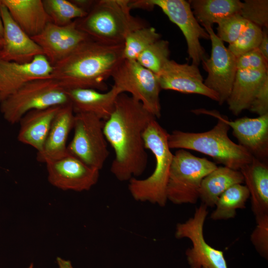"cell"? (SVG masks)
Returning a JSON list of instances; mask_svg holds the SVG:
<instances>
[{
	"label": "cell",
	"mask_w": 268,
	"mask_h": 268,
	"mask_svg": "<svg viewBox=\"0 0 268 268\" xmlns=\"http://www.w3.org/2000/svg\"><path fill=\"white\" fill-rule=\"evenodd\" d=\"M155 119L130 95L122 93L118 96L113 113L103 122V129L115 154L110 171L119 181H129L146 169L148 156L142 134Z\"/></svg>",
	"instance_id": "obj_1"
},
{
	"label": "cell",
	"mask_w": 268,
	"mask_h": 268,
	"mask_svg": "<svg viewBox=\"0 0 268 268\" xmlns=\"http://www.w3.org/2000/svg\"><path fill=\"white\" fill-rule=\"evenodd\" d=\"M124 44L108 45L90 38L53 66L51 77L66 90L108 89L106 80L124 59Z\"/></svg>",
	"instance_id": "obj_2"
},
{
	"label": "cell",
	"mask_w": 268,
	"mask_h": 268,
	"mask_svg": "<svg viewBox=\"0 0 268 268\" xmlns=\"http://www.w3.org/2000/svg\"><path fill=\"white\" fill-rule=\"evenodd\" d=\"M194 113L211 115L217 119L211 130L202 133H190L174 130L168 135L171 149H191L210 156L215 162L229 168L240 170L250 163L254 156L244 147L231 140L230 129L224 117L215 111L197 110Z\"/></svg>",
	"instance_id": "obj_3"
},
{
	"label": "cell",
	"mask_w": 268,
	"mask_h": 268,
	"mask_svg": "<svg viewBox=\"0 0 268 268\" xmlns=\"http://www.w3.org/2000/svg\"><path fill=\"white\" fill-rule=\"evenodd\" d=\"M130 1L95 0L87 14L75 20L77 26L93 41L108 45L124 44L131 32L147 26L132 15Z\"/></svg>",
	"instance_id": "obj_4"
},
{
	"label": "cell",
	"mask_w": 268,
	"mask_h": 268,
	"mask_svg": "<svg viewBox=\"0 0 268 268\" xmlns=\"http://www.w3.org/2000/svg\"><path fill=\"white\" fill-rule=\"evenodd\" d=\"M168 135L156 119L148 124L143 132L145 148L154 155L155 167L147 178L133 177L129 181V191L137 201L149 202L160 206H165L167 203L166 189L173 157L168 144Z\"/></svg>",
	"instance_id": "obj_5"
},
{
	"label": "cell",
	"mask_w": 268,
	"mask_h": 268,
	"mask_svg": "<svg viewBox=\"0 0 268 268\" xmlns=\"http://www.w3.org/2000/svg\"><path fill=\"white\" fill-rule=\"evenodd\" d=\"M66 90L51 78L30 81L0 103V111L9 124L19 123L27 113L70 103Z\"/></svg>",
	"instance_id": "obj_6"
},
{
	"label": "cell",
	"mask_w": 268,
	"mask_h": 268,
	"mask_svg": "<svg viewBox=\"0 0 268 268\" xmlns=\"http://www.w3.org/2000/svg\"><path fill=\"white\" fill-rule=\"evenodd\" d=\"M217 166L205 158L179 149L173 154L166 189L168 201L176 204L196 203L203 179Z\"/></svg>",
	"instance_id": "obj_7"
},
{
	"label": "cell",
	"mask_w": 268,
	"mask_h": 268,
	"mask_svg": "<svg viewBox=\"0 0 268 268\" xmlns=\"http://www.w3.org/2000/svg\"><path fill=\"white\" fill-rule=\"evenodd\" d=\"M113 85L129 93L156 118L161 116V89L156 74L136 61L123 59L113 73Z\"/></svg>",
	"instance_id": "obj_8"
},
{
	"label": "cell",
	"mask_w": 268,
	"mask_h": 268,
	"mask_svg": "<svg viewBox=\"0 0 268 268\" xmlns=\"http://www.w3.org/2000/svg\"><path fill=\"white\" fill-rule=\"evenodd\" d=\"M103 127V121L93 114L74 113V134L67 148L69 154L99 171L109 155Z\"/></svg>",
	"instance_id": "obj_9"
},
{
	"label": "cell",
	"mask_w": 268,
	"mask_h": 268,
	"mask_svg": "<svg viewBox=\"0 0 268 268\" xmlns=\"http://www.w3.org/2000/svg\"><path fill=\"white\" fill-rule=\"evenodd\" d=\"M207 214V207L201 204L193 217L177 224L175 237L192 242V247L185 252L190 268H228L223 252L211 247L204 239L203 226Z\"/></svg>",
	"instance_id": "obj_10"
},
{
	"label": "cell",
	"mask_w": 268,
	"mask_h": 268,
	"mask_svg": "<svg viewBox=\"0 0 268 268\" xmlns=\"http://www.w3.org/2000/svg\"><path fill=\"white\" fill-rule=\"evenodd\" d=\"M148 9L160 7L169 19L178 26L187 44V51L192 64L197 66L206 58L200 40L209 39L206 30L195 18L189 1L185 0H144Z\"/></svg>",
	"instance_id": "obj_11"
},
{
	"label": "cell",
	"mask_w": 268,
	"mask_h": 268,
	"mask_svg": "<svg viewBox=\"0 0 268 268\" xmlns=\"http://www.w3.org/2000/svg\"><path fill=\"white\" fill-rule=\"evenodd\" d=\"M211 43L209 58L202 62L207 72L204 84L219 97L220 105L226 102L232 89L237 68V58L227 48L214 33L211 26H204Z\"/></svg>",
	"instance_id": "obj_12"
},
{
	"label": "cell",
	"mask_w": 268,
	"mask_h": 268,
	"mask_svg": "<svg viewBox=\"0 0 268 268\" xmlns=\"http://www.w3.org/2000/svg\"><path fill=\"white\" fill-rule=\"evenodd\" d=\"M48 179L53 186L65 191H88L98 182L99 170L68 154L45 163Z\"/></svg>",
	"instance_id": "obj_13"
},
{
	"label": "cell",
	"mask_w": 268,
	"mask_h": 268,
	"mask_svg": "<svg viewBox=\"0 0 268 268\" xmlns=\"http://www.w3.org/2000/svg\"><path fill=\"white\" fill-rule=\"evenodd\" d=\"M53 66L89 39L77 26L75 20L63 26L49 23L37 35L31 37Z\"/></svg>",
	"instance_id": "obj_14"
},
{
	"label": "cell",
	"mask_w": 268,
	"mask_h": 268,
	"mask_svg": "<svg viewBox=\"0 0 268 268\" xmlns=\"http://www.w3.org/2000/svg\"><path fill=\"white\" fill-rule=\"evenodd\" d=\"M161 89L187 94H197L219 101L218 95L204 83L198 66L168 60L156 75Z\"/></svg>",
	"instance_id": "obj_15"
},
{
	"label": "cell",
	"mask_w": 268,
	"mask_h": 268,
	"mask_svg": "<svg viewBox=\"0 0 268 268\" xmlns=\"http://www.w3.org/2000/svg\"><path fill=\"white\" fill-rule=\"evenodd\" d=\"M53 66L43 55L18 63L0 59V103L32 80L51 77Z\"/></svg>",
	"instance_id": "obj_16"
},
{
	"label": "cell",
	"mask_w": 268,
	"mask_h": 268,
	"mask_svg": "<svg viewBox=\"0 0 268 268\" xmlns=\"http://www.w3.org/2000/svg\"><path fill=\"white\" fill-rule=\"evenodd\" d=\"M0 14L4 30L0 59L26 63L37 56L43 55L40 47L18 25L0 1Z\"/></svg>",
	"instance_id": "obj_17"
},
{
	"label": "cell",
	"mask_w": 268,
	"mask_h": 268,
	"mask_svg": "<svg viewBox=\"0 0 268 268\" xmlns=\"http://www.w3.org/2000/svg\"><path fill=\"white\" fill-rule=\"evenodd\" d=\"M225 122L239 142L254 157L265 160L268 156V114L257 118L243 117Z\"/></svg>",
	"instance_id": "obj_18"
},
{
	"label": "cell",
	"mask_w": 268,
	"mask_h": 268,
	"mask_svg": "<svg viewBox=\"0 0 268 268\" xmlns=\"http://www.w3.org/2000/svg\"><path fill=\"white\" fill-rule=\"evenodd\" d=\"M74 113L71 103L62 106L56 115L42 149L37 153L38 162L46 163L68 154L67 140L73 129Z\"/></svg>",
	"instance_id": "obj_19"
},
{
	"label": "cell",
	"mask_w": 268,
	"mask_h": 268,
	"mask_svg": "<svg viewBox=\"0 0 268 268\" xmlns=\"http://www.w3.org/2000/svg\"><path fill=\"white\" fill-rule=\"evenodd\" d=\"M74 113H91L103 121L113 113L118 96L122 93L115 86L106 92L91 88L66 90Z\"/></svg>",
	"instance_id": "obj_20"
},
{
	"label": "cell",
	"mask_w": 268,
	"mask_h": 268,
	"mask_svg": "<svg viewBox=\"0 0 268 268\" xmlns=\"http://www.w3.org/2000/svg\"><path fill=\"white\" fill-rule=\"evenodd\" d=\"M12 19L30 37L40 33L52 20L41 0H0Z\"/></svg>",
	"instance_id": "obj_21"
},
{
	"label": "cell",
	"mask_w": 268,
	"mask_h": 268,
	"mask_svg": "<svg viewBox=\"0 0 268 268\" xmlns=\"http://www.w3.org/2000/svg\"><path fill=\"white\" fill-rule=\"evenodd\" d=\"M268 78V70H237L226 101L234 115L249 109L262 85Z\"/></svg>",
	"instance_id": "obj_22"
},
{
	"label": "cell",
	"mask_w": 268,
	"mask_h": 268,
	"mask_svg": "<svg viewBox=\"0 0 268 268\" xmlns=\"http://www.w3.org/2000/svg\"><path fill=\"white\" fill-rule=\"evenodd\" d=\"M61 106L31 111L19 121L18 140L31 146L37 152L43 148L52 122Z\"/></svg>",
	"instance_id": "obj_23"
},
{
	"label": "cell",
	"mask_w": 268,
	"mask_h": 268,
	"mask_svg": "<svg viewBox=\"0 0 268 268\" xmlns=\"http://www.w3.org/2000/svg\"><path fill=\"white\" fill-rule=\"evenodd\" d=\"M240 171L249 190L252 210L256 217L268 214V165L254 157L252 161Z\"/></svg>",
	"instance_id": "obj_24"
},
{
	"label": "cell",
	"mask_w": 268,
	"mask_h": 268,
	"mask_svg": "<svg viewBox=\"0 0 268 268\" xmlns=\"http://www.w3.org/2000/svg\"><path fill=\"white\" fill-rule=\"evenodd\" d=\"M244 182L239 170L225 166L217 167L202 180L199 199L207 207H213L219 197L231 186Z\"/></svg>",
	"instance_id": "obj_25"
},
{
	"label": "cell",
	"mask_w": 268,
	"mask_h": 268,
	"mask_svg": "<svg viewBox=\"0 0 268 268\" xmlns=\"http://www.w3.org/2000/svg\"><path fill=\"white\" fill-rule=\"evenodd\" d=\"M194 15L203 26H212L220 19L239 13V0H191L189 1Z\"/></svg>",
	"instance_id": "obj_26"
},
{
	"label": "cell",
	"mask_w": 268,
	"mask_h": 268,
	"mask_svg": "<svg viewBox=\"0 0 268 268\" xmlns=\"http://www.w3.org/2000/svg\"><path fill=\"white\" fill-rule=\"evenodd\" d=\"M250 197L247 187L241 184L233 185L228 188L217 200L216 208L210 218L214 220H227L234 218L237 209L245 208Z\"/></svg>",
	"instance_id": "obj_27"
},
{
	"label": "cell",
	"mask_w": 268,
	"mask_h": 268,
	"mask_svg": "<svg viewBox=\"0 0 268 268\" xmlns=\"http://www.w3.org/2000/svg\"><path fill=\"white\" fill-rule=\"evenodd\" d=\"M160 39V34L153 27L145 26L131 32L124 42V59L136 61L143 50Z\"/></svg>",
	"instance_id": "obj_28"
},
{
	"label": "cell",
	"mask_w": 268,
	"mask_h": 268,
	"mask_svg": "<svg viewBox=\"0 0 268 268\" xmlns=\"http://www.w3.org/2000/svg\"><path fill=\"white\" fill-rule=\"evenodd\" d=\"M45 9L52 23L60 26L84 17L87 12L72 1L43 0Z\"/></svg>",
	"instance_id": "obj_29"
},
{
	"label": "cell",
	"mask_w": 268,
	"mask_h": 268,
	"mask_svg": "<svg viewBox=\"0 0 268 268\" xmlns=\"http://www.w3.org/2000/svg\"><path fill=\"white\" fill-rule=\"evenodd\" d=\"M169 55V42L160 39L143 50L136 61L142 67L157 75L170 60Z\"/></svg>",
	"instance_id": "obj_30"
},
{
	"label": "cell",
	"mask_w": 268,
	"mask_h": 268,
	"mask_svg": "<svg viewBox=\"0 0 268 268\" xmlns=\"http://www.w3.org/2000/svg\"><path fill=\"white\" fill-rule=\"evenodd\" d=\"M263 37V29L248 22L238 38L229 44L228 49L236 57L249 51L257 49Z\"/></svg>",
	"instance_id": "obj_31"
},
{
	"label": "cell",
	"mask_w": 268,
	"mask_h": 268,
	"mask_svg": "<svg viewBox=\"0 0 268 268\" xmlns=\"http://www.w3.org/2000/svg\"><path fill=\"white\" fill-rule=\"evenodd\" d=\"M239 14L248 21L268 29V0H245L242 2Z\"/></svg>",
	"instance_id": "obj_32"
},
{
	"label": "cell",
	"mask_w": 268,
	"mask_h": 268,
	"mask_svg": "<svg viewBox=\"0 0 268 268\" xmlns=\"http://www.w3.org/2000/svg\"><path fill=\"white\" fill-rule=\"evenodd\" d=\"M248 21L239 13H236L219 20L216 23L217 36L223 42L233 43L246 27Z\"/></svg>",
	"instance_id": "obj_33"
},
{
	"label": "cell",
	"mask_w": 268,
	"mask_h": 268,
	"mask_svg": "<svg viewBox=\"0 0 268 268\" xmlns=\"http://www.w3.org/2000/svg\"><path fill=\"white\" fill-rule=\"evenodd\" d=\"M257 226L251 235V241L259 254L268 258V214L256 217Z\"/></svg>",
	"instance_id": "obj_34"
},
{
	"label": "cell",
	"mask_w": 268,
	"mask_h": 268,
	"mask_svg": "<svg viewBox=\"0 0 268 268\" xmlns=\"http://www.w3.org/2000/svg\"><path fill=\"white\" fill-rule=\"evenodd\" d=\"M268 63L258 49L245 53L236 59L237 70H268Z\"/></svg>",
	"instance_id": "obj_35"
},
{
	"label": "cell",
	"mask_w": 268,
	"mask_h": 268,
	"mask_svg": "<svg viewBox=\"0 0 268 268\" xmlns=\"http://www.w3.org/2000/svg\"><path fill=\"white\" fill-rule=\"evenodd\" d=\"M249 110L259 116L268 114V78L259 89Z\"/></svg>",
	"instance_id": "obj_36"
},
{
	"label": "cell",
	"mask_w": 268,
	"mask_h": 268,
	"mask_svg": "<svg viewBox=\"0 0 268 268\" xmlns=\"http://www.w3.org/2000/svg\"><path fill=\"white\" fill-rule=\"evenodd\" d=\"M257 49L266 60L268 62V33L267 28H263V37Z\"/></svg>",
	"instance_id": "obj_37"
},
{
	"label": "cell",
	"mask_w": 268,
	"mask_h": 268,
	"mask_svg": "<svg viewBox=\"0 0 268 268\" xmlns=\"http://www.w3.org/2000/svg\"><path fill=\"white\" fill-rule=\"evenodd\" d=\"M57 262L59 268H74L70 261L57 257Z\"/></svg>",
	"instance_id": "obj_38"
},
{
	"label": "cell",
	"mask_w": 268,
	"mask_h": 268,
	"mask_svg": "<svg viewBox=\"0 0 268 268\" xmlns=\"http://www.w3.org/2000/svg\"><path fill=\"white\" fill-rule=\"evenodd\" d=\"M3 32H4L3 25L2 20L0 14V40H1V41H2V39L3 38Z\"/></svg>",
	"instance_id": "obj_39"
},
{
	"label": "cell",
	"mask_w": 268,
	"mask_h": 268,
	"mask_svg": "<svg viewBox=\"0 0 268 268\" xmlns=\"http://www.w3.org/2000/svg\"><path fill=\"white\" fill-rule=\"evenodd\" d=\"M33 264L31 263L27 268H33Z\"/></svg>",
	"instance_id": "obj_40"
},
{
	"label": "cell",
	"mask_w": 268,
	"mask_h": 268,
	"mask_svg": "<svg viewBox=\"0 0 268 268\" xmlns=\"http://www.w3.org/2000/svg\"><path fill=\"white\" fill-rule=\"evenodd\" d=\"M1 40H0V49L1 48Z\"/></svg>",
	"instance_id": "obj_41"
}]
</instances>
